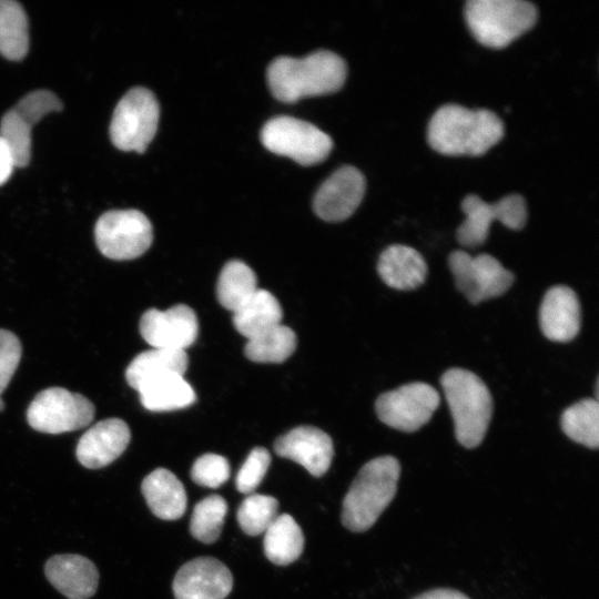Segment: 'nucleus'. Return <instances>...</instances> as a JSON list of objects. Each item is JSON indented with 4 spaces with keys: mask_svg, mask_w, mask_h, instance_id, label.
I'll use <instances>...</instances> for the list:
<instances>
[{
    "mask_svg": "<svg viewBox=\"0 0 599 599\" xmlns=\"http://www.w3.org/2000/svg\"><path fill=\"white\" fill-rule=\"evenodd\" d=\"M504 131V123L495 112L449 103L433 114L427 141L440 154L478 156L497 144Z\"/></svg>",
    "mask_w": 599,
    "mask_h": 599,
    "instance_id": "obj_1",
    "label": "nucleus"
},
{
    "mask_svg": "<svg viewBox=\"0 0 599 599\" xmlns=\"http://www.w3.org/2000/svg\"><path fill=\"white\" fill-rule=\"evenodd\" d=\"M345 61L334 52L318 50L304 58L278 57L266 72L272 94L292 103L311 97L333 93L346 80Z\"/></svg>",
    "mask_w": 599,
    "mask_h": 599,
    "instance_id": "obj_2",
    "label": "nucleus"
},
{
    "mask_svg": "<svg viewBox=\"0 0 599 599\" xmlns=\"http://www.w3.org/2000/svg\"><path fill=\"white\" fill-rule=\"evenodd\" d=\"M399 474L400 465L393 456L367 461L343 500V525L356 532L369 529L393 500Z\"/></svg>",
    "mask_w": 599,
    "mask_h": 599,
    "instance_id": "obj_3",
    "label": "nucleus"
},
{
    "mask_svg": "<svg viewBox=\"0 0 599 599\" xmlns=\"http://www.w3.org/2000/svg\"><path fill=\"white\" fill-rule=\"evenodd\" d=\"M440 384L454 422L456 439L466 448L485 438L493 415V398L486 384L464 368L447 369Z\"/></svg>",
    "mask_w": 599,
    "mask_h": 599,
    "instance_id": "obj_4",
    "label": "nucleus"
},
{
    "mask_svg": "<svg viewBox=\"0 0 599 599\" xmlns=\"http://www.w3.org/2000/svg\"><path fill=\"white\" fill-rule=\"evenodd\" d=\"M538 10L524 0H469L465 20L474 38L483 45L502 49L530 30Z\"/></svg>",
    "mask_w": 599,
    "mask_h": 599,
    "instance_id": "obj_5",
    "label": "nucleus"
},
{
    "mask_svg": "<svg viewBox=\"0 0 599 599\" xmlns=\"http://www.w3.org/2000/svg\"><path fill=\"white\" fill-rule=\"evenodd\" d=\"M160 108L154 94L142 87L129 90L116 104L110 139L115 148L143 153L158 129Z\"/></svg>",
    "mask_w": 599,
    "mask_h": 599,
    "instance_id": "obj_6",
    "label": "nucleus"
},
{
    "mask_svg": "<svg viewBox=\"0 0 599 599\" xmlns=\"http://www.w3.org/2000/svg\"><path fill=\"white\" fill-rule=\"evenodd\" d=\"M261 141L268 151L288 156L301 165L324 161L333 148L331 136L324 131L286 115L268 120L262 128Z\"/></svg>",
    "mask_w": 599,
    "mask_h": 599,
    "instance_id": "obj_7",
    "label": "nucleus"
},
{
    "mask_svg": "<svg viewBox=\"0 0 599 599\" xmlns=\"http://www.w3.org/2000/svg\"><path fill=\"white\" fill-rule=\"evenodd\" d=\"M94 236L104 256L125 261L148 251L153 241V229L150 220L138 210H112L99 217Z\"/></svg>",
    "mask_w": 599,
    "mask_h": 599,
    "instance_id": "obj_8",
    "label": "nucleus"
},
{
    "mask_svg": "<svg viewBox=\"0 0 599 599\" xmlns=\"http://www.w3.org/2000/svg\"><path fill=\"white\" fill-rule=\"evenodd\" d=\"M94 413V405L85 396L62 387H50L33 398L27 419L40 433L62 434L88 426Z\"/></svg>",
    "mask_w": 599,
    "mask_h": 599,
    "instance_id": "obj_9",
    "label": "nucleus"
},
{
    "mask_svg": "<svg viewBox=\"0 0 599 599\" xmlns=\"http://www.w3.org/2000/svg\"><path fill=\"white\" fill-rule=\"evenodd\" d=\"M465 220L456 236L460 245L477 247L487 240L489 227L498 221L511 230H520L527 222V206L519 194H509L495 203H487L476 194L465 196L461 202Z\"/></svg>",
    "mask_w": 599,
    "mask_h": 599,
    "instance_id": "obj_10",
    "label": "nucleus"
},
{
    "mask_svg": "<svg viewBox=\"0 0 599 599\" xmlns=\"http://www.w3.org/2000/svg\"><path fill=\"white\" fill-rule=\"evenodd\" d=\"M456 287L471 304L505 294L514 283V274L494 256L481 253L470 255L458 250L448 256Z\"/></svg>",
    "mask_w": 599,
    "mask_h": 599,
    "instance_id": "obj_11",
    "label": "nucleus"
},
{
    "mask_svg": "<svg viewBox=\"0 0 599 599\" xmlns=\"http://www.w3.org/2000/svg\"><path fill=\"white\" fill-rule=\"evenodd\" d=\"M440 403L429 384L415 382L382 394L375 404L378 418L387 426L413 433L429 422Z\"/></svg>",
    "mask_w": 599,
    "mask_h": 599,
    "instance_id": "obj_12",
    "label": "nucleus"
},
{
    "mask_svg": "<svg viewBox=\"0 0 599 599\" xmlns=\"http://www.w3.org/2000/svg\"><path fill=\"white\" fill-rule=\"evenodd\" d=\"M139 329L153 348L185 351L197 337L199 322L190 306L177 304L165 311H145L140 318Z\"/></svg>",
    "mask_w": 599,
    "mask_h": 599,
    "instance_id": "obj_13",
    "label": "nucleus"
},
{
    "mask_svg": "<svg viewBox=\"0 0 599 599\" xmlns=\"http://www.w3.org/2000/svg\"><path fill=\"white\" fill-rule=\"evenodd\" d=\"M365 189L363 173L354 166L344 165L317 190L313 201L314 212L328 222L346 220L361 204Z\"/></svg>",
    "mask_w": 599,
    "mask_h": 599,
    "instance_id": "obj_14",
    "label": "nucleus"
},
{
    "mask_svg": "<svg viewBox=\"0 0 599 599\" xmlns=\"http://www.w3.org/2000/svg\"><path fill=\"white\" fill-rule=\"evenodd\" d=\"M232 587L231 571L213 557H199L184 564L172 585L175 599H224Z\"/></svg>",
    "mask_w": 599,
    "mask_h": 599,
    "instance_id": "obj_15",
    "label": "nucleus"
},
{
    "mask_svg": "<svg viewBox=\"0 0 599 599\" xmlns=\"http://www.w3.org/2000/svg\"><path fill=\"white\" fill-rule=\"evenodd\" d=\"M274 450L276 455L302 465L314 477H321L328 470L334 456L331 437L313 426H300L278 437Z\"/></svg>",
    "mask_w": 599,
    "mask_h": 599,
    "instance_id": "obj_16",
    "label": "nucleus"
},
{
    "mask_svg": "<svg viewBox=\"0 0 599 599\" xmlns=\"http://www.w3.org/2000/svg\"><path fill=\"white\" fill-rule=\"evenodd\" d=\"M130 439L131 432L124 420L103 419L82 435L75 449L77 458L89 469L105 467L122 455Z\"/></svg>",
    "mask_w": 599,
    "mask_h": 599,
    "instance_id": "obj_17",
    "label": "nucleus"
},
{
    "mask_svg": "<svg viewBox=\"0 0 599 599\" xmlns=\"http://www.w3.org/2000/svg\"><path fill=\"white\" fill-rule=\"evenodd\" d=\"M542 334L552 342L567 343L580 329V304L573 290L565 285L549 288L539 308Z\"/></svg>",
    "mask_w": 599,
    "mask_h": 599,
    "instance_id": "obj_18",
    "label": "nucleus"
},
{
    "mask_svg": "<svg viewBox=\"0 0 599 599\" xmlns=\"http://www.w3.org/2000/svg\"><path fill=\"white\" fill-rule=\"evenodd\" d=\"M44 572L49 582L68 599H89L98 589L95 565L80 555H55L45 562Z\"/></svg>",
    "mask_w": 599,
    "mask_h": 599,
    "instance_id": "obj_19",
    "label": "nucleus"
},
{
    "mask_svg": "<svg viewBox=\"0 0 599 599\" xmlns=\"http://www.w3.org/2000/svg\"><path fill=\"white\" fill-rule=\"evenodd\" d=\"M377 271L389 287L409 291L424 283L427 276V264L415 248L394 244L382 252Z\"/></svg>",
    "mask_w": 599,
    "mask_h": 599,
    "instance_id": "obj_20",
    "label": "nucleus"
},
{
    "mask_svg": "<svg viewBox=\"0 0 599 599\" xmlns=\"http://www.w3.org/2000/svg\"><path fill=\"white\" fill-rule=\"evenodd\" d=\"M142 495L156 517L176 520L186 510V493L180 479L165 468H156L142 481Z\"/></svg>",
    "mask_w": 599,
    "mask_h": 599,
    "instance_id": "obj_21",
    "label": "nucleus"
},
{
    "mask_svg": "<svg viewBox=\"0 0 599 599\" xmlns=\"http://www.w3.org/2000/svg\"><path fill=\"white\" fill-rule=\"evenodd\" d=\"M189 364L185 351L151 348L138 354L125 370L128 384L138 390L144 383L164 375H184Z\"/></svg>",
    "mask_w": 599,
    "mask_h": 599,
    "instance_id": "obj_22",
    "label": "nucleus"
},
{
    "mask_svg": "<svg viewBox=\"0 0 599 599\" xmlns=\"http://www.w3.org/2000/svg\"><path fill=\"white\" fill-rule=\"evenodd\" d=\"M140 402L151 412H170L190 406L195 393L183 375L171 374L153 378L138 388Z\"/></svg>",
    "mask_w": 599,
    "mask_h": 599,
    "instance_id": "obj_23",
    "label": "nucleus"
},
{
    "mask_svg": "<svg viewBox=\"0 0 599 599\" xmlns=\"http://www.w3.org/2000/svg\"><path fill=\"white\" fill-rule=\"evenodd\" d=\"M283 311L276 297L258 288L253 296L233 312L235 329L247 339L281 324Z\"/></svg>",
    "mask_w": 599,
    "mask_h": 599,
    "instance_id": "obj_24",
    "label": "nucleus"
},
{
    "mask_svg": "<svg viewBox=\"0 0 599 599\" xmlns=\"http://www.w3.org/2000/svg\"><path fill=\"white\" fill-rule=\"evenodd\" d=\"M263 547L271 562L277 566L290 565L303 551L302 529L291 515H278L264 532Z\"/></svg>",
    "mask_w": 599,
    "mask_h": 599,
    "instance_id": "obj_25",
    "label": "nucleus"
},
{
    "mask_svg": "<svg viewBox=\"0 0 599 599\" xmlns=\"http://www.w3.org/2000/svg\"><path fill=\"white\" fill-rule=\"evenodd\" d=\"M258 290L254 271L244 262L232 260L227 262L219 276L216 297L220 304L235 312Z\"/></svg>",
    "mask_w": 599,
    "mask_h": 599,
    "instance_id": "obj_26",
    "label": "nucleus"
},
{
    "mask_svg": "<svg viewBox=\"0 0 599 599\" xmlns=\"http://www.w3.org/2000/svg\"><path fill=\"white\" fill-rule=\"evenodd\" d=\"M29 49L28 17L13 0H0V53L8 60H21Z\"/></svg>",
    "mask_w": 599,
    "mask_h": 599,
    "instance_id": "obj_27",
    "label": "nucleus"
},
{
    "mask_svg": "<svg viewBox=\"0 0 599 599\" xmlns=\"http://www.w3.org/2000/svg\"><path fill=\"white\" fill-rule=\"evenodd\" d=\"M295 348V333L281 323L248 338L244 353L248 359L256 363H282Z\"/></svg>",
    "mask_w": 599,
    "mask_h": 599,
    "instance_id": "obj_28",
    "label": "nucleus"
},
{
    "mask_svg": "<svg viewBox=\"0 0 599 599\" xmlns=\"http://www.w3.org/2000/svg\"><path fill=\"white\" fill-rule=\"evenodd\" d=\"M562 432L572 440L589 448L599 445V404L595 398H583L568 407L561 415Z\"/></svg>",
    "mask_w": 599,
    "mask_h": 599,
    "instance_id": "obj_29",
    "label": "nucleus"
},
{
    "mask_svg": "<svg viewBox=\"0 0 599 599\" xmlns=\"http://www.w3.org/2000/svg\"><path fill=\"white\" fill-rule=\"evenodd\" d=\"M227 502L220 495H210L200 500L193 509L190 520L191 535L199 541L212 544L221 535Z\"/></svg>",
    "mask_w": 599,
    "mask_h": 599,
    "instance_id": "obj_30",
    "label": "nucleus"
},
{
    "mask_svg": "<svg viewBox=\"0 0 599 599\" xmlns=\"http://www.w3.org/2000/svg\"><path fill=\"white\" fill-rule=\"evenodd\" d=\"M278 501L267 495L251 494L240 505L236 518L242 530L250 536L264 534L278 516Z\"/></svg>",
    "mask_w": 599,
    "mask_h": 599,
    "instance_id": "obj_31",
    "label": "nucleus"
},
{
    "mask_svg": "<svg viewBox=\"0 0 599 599\" xmlns=\"http://www.w3.org/2000/svg\"><path fill=\"white\" fill-rule=\"evenodd\" d=\"M32 128L12 109L7 111L0 121V138L9 148L16 166H26L31 158Z\"/></svg>",
    "mask_w": 599,
    "mask_h": 599,
    "instance_id": "obj_32",
    "label": "nucleus"
},
{
    "mask_svg": "<svg viewBox=\"0 0 599 599\" xmlns=\"http://www.w3.org/2000/svg\"><path fill=\"white\" fill-rule=\"evenodd\" d=\"M62 102L51 91L35 90L21 98L12 110L31 128L44 115L62 110Z\"/></svg>",
    "mask_w": 599,
    "mask_h": 599,
    "instance_id": "obj_33",
    "label": "nucleus"
},
{
    "mask_svg": "<svg viewBox=\"0 0 599 599\" xmlns=\"http://www.w3.org/2000/svg\"><path fill=\"white\" fill-rule=\"evenodd\" d=\"M230 471V464L225 457L207 453L194 461L190 475L199 486L217 488L227 481Z\"/></svg>",
    "mask_w": 599,
    "mask_h": 599,
    "instance_id": "obj_34",
    "label": "nucleus"
},
{
    "mask_svg": "<svg viewBox=\"0 0 599 599\" xmlns=\"http://www.w3.org/2000/svg\"><path fill=\"white\" fill-rule=\"evenodd\" d=\"M271 464V455L264 447H255L251 450L241 466L235 486L242 494L253 493L262 483Z\"/></svg>",
    "mask_w": 599,
    "mask_h": 599,
    "instance_id": "obj_35",
    "label": "nucleus"
},
{
    "mask_svg": "<svg viewBox=\"0 0 599 599\" xmlns=\"http://www.w3.org/2000/svg\"><path fill=\"white\" fill-rule=\"evenodd\" d=\"M21 354L22 347L17 335L0 328V395L14 375Z\"/></svg>",
    "mask_w": 599,
    "mask_h": 599,
    "instance_id": "obj_36",
    "label": "nucleus"
},
{
    "mask_svg": "<svg viewBox=\"0 0 599 599\" xmlns=\"http://www.w3.org/2000/svg\"><path fill=\"white\" fill-rule=\"evenodd\" d=\"M14 167L13 156L4 141L0 138V185L9 180Z\"/></svg>",
    "mask_w": 599,
    "mask_h": 599,
    "instance_id": "obj_37",
    "label": "nucleus"
},
{
    "mask_svg": "<svg viewBox=\"0 0 599 599\" xmlns=\"http://www.w3.org/2000/svg\"><path fill=\"white\" fill-rule=\"evenodd\" d=\"M414 599H469L464 593L451 589H435L424 592Z\"/></svg>",
    "mask_w": 599,
    "mask_h": 599,
    "instance_id": "obj_38",
    "label": "nucleus"
}]
</instances>
